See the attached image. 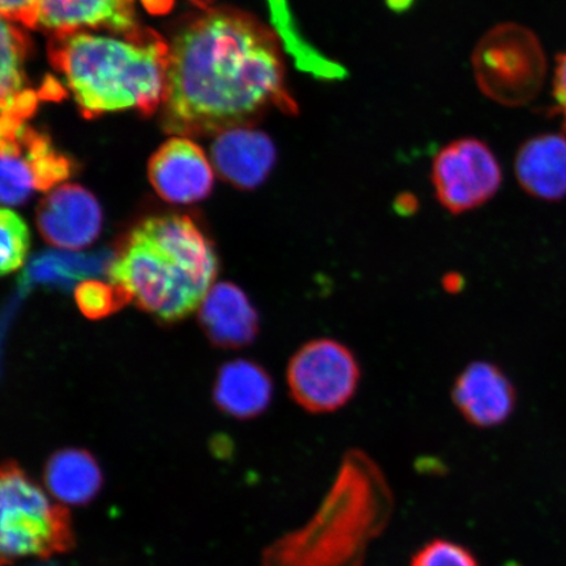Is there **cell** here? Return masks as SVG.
<instances>
[{
	"mask_svg": "<svg viewBox=\"0 0 566 566\" xmlns=\"http://www.w3.org/2000/svg\"><path fill=\"white\" fill-rule=\"evenodd\" d=\"M163 126L176 137H207L248 125L271 106L294 112L277 40L259 21L212 11L169 45Z\"/></svg>",
	"mask_w": 566,
	"mask_h": 566,
	"instance_id": "cell-1",
	"label": "cell"
},
{
	"mask_svg": "<svg viewBox=\"0 0 566 566\" xmlns=\"http://www.w3.org/2000/svg\"><path fill=\"white\" fill-rule=\"evenodd\" d=\"M475 66L481 87L504 103L528 101L539 90L544 59L534 35L518 27H502L483 41Z\"/></svg>",
	"mask_w": 566,
	"mask_h": 566,
	"instance_id": "cell-8",
	"label": "cell"
},
{
	"mask_svg": "<svg viewBox=\"0 0 566 566\" xmlns=\"http://www.w3.org/2000/svg\"><path fill=\"white\" fill-rule=\"evenodd\" d=\"M137 0H42L35 28L55 34L108 30L129 34L138 31Z\"/></svg>",
	"mask_w": 566,
	"mask_h": 566,
	"instance_id": "cell-14",
	"label": "cell"
},
{
	"mask_svg": "<svg viewBox=\"0 0 566 566\" xmlns=\"http://www.w3.org/2000/svg\"><path fill=\"white\" fill-rule=\"evenodd\" d=\"M392 512L394 495L379 465L350 450L314 518L266 548L263 566H363Z\"/></svg>",
	"mask_w": 566,
	"mask_h": 566,
	"instance_id": "cell-4",
	"label": "cell"
},
{
	"mask_svg": "<svg viewBox=\"0 0 566 566\" xmlns=\"http://www.w3.org/2000/svg\"><path fill=\"white\" fill-rule=\"evenodd\" d=\"M41 3L42 0H0V11L12 23L35 28Z\"/></svg>",
	"mask_w": 566,
	"mask_h": 566,
	"instance_id": "cell-24",
	"label": "cell"
},
{
	"mask_svg": "<svg viewBox=\"0 0 566 566\" xmlns=\"http://www.w3.org/2000/svg\"><path fill=\"white\" fill-rule=\"evenodd\" d=\"M198 322L209 342L221 349H243L259 335L258 311L231 282L212 285L198 311Z\"/></svg>",
	"mask_w": 566,
	"mask_h": 566,
	"instance_id": "cell-13",
	"label": "cell"
},
{
	"mask_svg": "<svg viewBox=\"0 0 566 566\" xmlns=\"http://www.w3.org/2000/svg\"><path fill=\"white\" fill-rule=\"evenodd\" d=\"M195 2H197L198 4H205L208 3L209 0H195Z\"/></svg>",
	"mask_w": 566,
	"mask_h": 566,
	"instance_id": "cell-28",
	"label": "cell"
},
{
	"mask_svg": "<svg viewBox=\"0 0 566 566\" xmlns=\"http://www.w3.org/2000/svg\"><path fill=\"white\" fill-rule=\"evenodd\" d=\"M465 286V280L463 274L457 272H450L443 275L442 287L446 293L459 294L462 293Z\"/></svg>",
	"mask_w": 566,
	"mask_h": 566,
	"instance_id": "cell-27",
	"label": "cell"
},
{
	"mask_svg": "<svg viewBox=\"0 0 566 566\" xmlns=\"http://www.w3.org/2000/svg\"><path fill=\"white\" fill-rule=\"evenodd\" d=\"M148 180L166 202L190 205L207 200L214 171L202 148L187 137L163 144L148 161Z\"/></svg>",
	"mask_w": 566,
	"mask_h": 566,
	"instance_id": "cell-10",
	"label": "cell"
},
{
	"mask_svg": "<svg viewBox=\"0 0 566 566\" xmlns=\"http://www.w3.org/2000/svg\"><path fill=\"white\" fill-rule=\"evenodd\" d=\"M273 398L271 375L253 360L233 359L217 373L212 400L221 412L237 420L263 415Z\"/></svg>",
	"mask_w": 566,
	"mask_h": 566,
	"instance_id": "cell-15",
	"label": "cell"
},
{
	"mask_svg": "<svg viewBox=\"0 0 566 566\" xmlns=\"http://www.w3.org/2000/svg\"><path fill=\"white\" fill-rule=\"evenodd\" d=\"M214 244L192 218L163 214L134 228L112 261L111 283L129 292L138 308L174 324L201 306L218 274Z\"/></svg>",
	"mask_w": 566,
	"mask_h": 566,
	"instance_id": "cell-2",
	"label": "cell"
},
{
	"mask_svg": "<svg viewBox=\"0 0 566 566\" xmlns=\"http://www.w3.org/2000/svg\"><path fill=\"white\" fill-rule=\"evenodd\" d=\"M24 35L12 21L2 18V70H0V133L15 129L38 106V95L28 88L24 73Z\"/></svg>",
	"mask_w": 566,
	"mask_h": 566,
	"instance_id": "cell-17",
	"label": "cell"
},
{
	"mask_svg": "<svg viewBox=\"0 0 566 566\" xmlns=\"http://www.w3.org/2000/svg\"><path fill=\"white\" fill-rule=\"evenodd\" d=\"M75 302L82 314L91 321H101L117 313L125 304L133 301L126 289L115 283L101 281H83L75 289Z\"/></svg>",
	"mask_w": 566,
	"mask_h": 566,
	"instance_id": "cell-21",
	"label": "cell"
},
{
	"mask_svg": "<svg viewBox=\"0 0 566 566\" xmlns=\"http://www.w3.org/2000/svg\"><path fill=\"white\" fill-rule=\"evenodd\" d=\"M35 224L46 243L63 250H83L101 235L103 210L88 189L66 184L42 198Z\"/></svg>",
	"mask_w": 566,
	"mask_h": 566,
	"instance_id": "cell-9",
	"label": "cell"
},
{
	"mask_svg": "<svg viewBox=\"0 0 566 566\" xmlns=\"http://www.w3.org/2000/svg\"><path fill=\"white\" fill-rule=\"evenodd\" d=\"M451 399L467 422L476 428H494L512 416L515 388L497 365L476 360L458 375Z\"/></svg>",
	"mask_w": 566,
	"mask_h": 566,
	"instance_id": "cell-11",
	"label": "cell"
},
{
	"mask_svg": "<svg viewBox=\"0 0 566 566\" xmlns=\"http://www.w3.org/2000/svg\"><path fill=\"white\" fill-rule=\"evenodd\" d=\"M169 45L136 31L113 38L77 31L55 34L53 66L86 117L125 109L153 115L166 91Z\"/></svg>",
	"mask_w": 566,
	"mask_h": 566,
	"instance_id": "cell-3",
	"label": "cell"
},
{
	"mask_svg": "<svg viewBox=\"0 0 566 566\" xmlns=\"http://www.w3.org/2000/svg\"><path fill=\"white\" fill-rule=\"evenodd\" d=\"M0 502L3 566L27 557L66 554L74 548L73 523L66 506L54 504L13 460H6L0 471Z\"/></svg>",
	"mask_w": 566,
	"mask_h": 566,
	"instance_id": "cell-5",
	"label": "cell"
},
{
	"mask_svg": "<svg viewBox=\"0 0 566 566\" xmlns=\"http://www.w3.org/2000/svg\"><path fill=\"white\" fill-rule=\"evenodd\" d=\"M286 378L296 405L310 413H331L356 395L360 365L349 346L338 339L315 338L295 352Z\"/></svg>",
	"mask_w": 566,
	"mask_h": 566,
	"instance_id": "cell-6",
	"label": "cell"
},
{
	"mask_svg": "<svg viewBox=\"0 0 566 566\" xmlns=\"http://www.w3.org/2000/svg\"><path fill=\"white\" fill-rule=\"evenodd\" d=\"M0 273L2 275L15 273L30 252L31 233L24 219L18 212L3 208L0 212Z\"/></svg>",
	"mask_w": 566,
	"mask_h": 566,
	"instance_id": "cell-22",
	"label": "cell"
},
{
	"mask_svg": "<svg viewBox=\"0 0 566 566\" xmlns=\"http://www.w3.org/2000/svg\"><path fill=\"white\" fill-rule=\"evenodd\" d=\"M515 175L530 196L562 200L566 196V138L546 134L528 139L516 154Z\"/></svg>",
	"mask_w": 566,
	"mask_h": 566,
	"instance_id": "cell-16",
	"label": "cell"
},
{
	"mask_svg": "<svg viewBox=\"0 0 566 566\" xmlns=\"http://www.w3.org/2000/svg\"><path fill=\"white\" fill-rule=\"evenodd\" d=\"M410 566H479L475 556L454 542L437 539L422 547Z\"/></svg>",
	"mask_w": 566,
	"mask_h": 566,
	"instance_id": "cell-23",
	"label": "cell"
},
{
	"mask_svg": "<svg viewBox=\"0 0 566 566\" xmlns=\"http://www.w3.org/2000/svg\"><path fill=\"white\" fill-rule=\"evenodd\" d=\"M554 97L557 113L566 127V53L558 56L554 80Z\"/></svg>",
	"mask_w": 566,
	"mask_h": 566,
	"instance_id": "cell-25",
	"label": "cell"
},
{
	"mask_svg": "<svg viewBox=\"0 0 566 566\" xmlns=\"http://www.w3.org/2000/svg\"><path fill=\"white\" fill-rule=\"evenodd\" d=\"M210 157L223 181L239 190H253L271 175L277 151L265 133L243 125L217 134Z\"/></svg>",
	"mask_w": 566,
	"mask_h": 566,
	"instance_id": "cell-12",
	"label": "cell"
},
{
	"mask_svg": "<svg viewBox=\"0 0 566 566\" xmlns=\"http://www.w3.org/2000/svg\"><path fill=\"white\" fill-rule=\"evenodd\" d=\"M17 139L30 166L35 190L48 192L73 175V161L55 150L52 140L32 127L21 124L15 129L0 133Z\"/></svg>",
	"mask_w": 566,
	"mask_h": 566,
	"instance_id": "cell-19",
	"label": "cell"
},
{
	"mask_svg": "<svg viewBox=\"0 0 566 566\" xmlns=\"http://www.w3.org/2000/svg\"><path fill=\"white\" fill-rule=\"evenodd\" d=\"M500 163L484 142L463 138L442 148L431 166L437 201L452 216L476 210L497 195Z\"/></svg>",
	"mask_w": 566,
	"mask_h": 566,
	"instance_id": "cell-7",
	"label": "cell"
},
{
	"mask_svg": "<svg viewBox=\"0 0 566 566\" xmlns=\"http://www.w3.org/2000/svg\"><path fill=\"white\" fill-rule=\"evenodd\" d=\"M394 209L401 217L416 214L420 209V201L413 193L405 192L398 196L394 202Z\"/></svg>",
	"mask_w": 566,
	"mask_h": 566,
	"instance_id": "cell-26",
	"label": "cell"
},
{
	"mask_svg": "<svg viewBox=\"0 0 566 566\" xmlns=\"http://www.w3.org/2000/svg\"><path fill=\"white\" fill-rule=\"evenodd\" d=\"M44 484L60 504L83 506L101 492L103 473L87 450L63 449L46 460Z\"/></svg>",
	"mask_w": 566,
	"mask_h": 566,
	"instance_id": "cell-18",
	"label": "cell"
},
{
	"mask_svg": "<svg viewBox=\"0 0 566 566\" xmlns=\"http://www.w3.org/2000/svg\"><path fill=\"white\" fill-rule=\"evenodd\" d=\"M2 202L7 207H19L30 200L33 193L34 180L30 166L15 138L2 137Z\"/></svg>",
	"mask_w": 566,
	"mask_h": 566,
	"instance_id": "cell-20",
	"label": "cell"
}]
</instances>
